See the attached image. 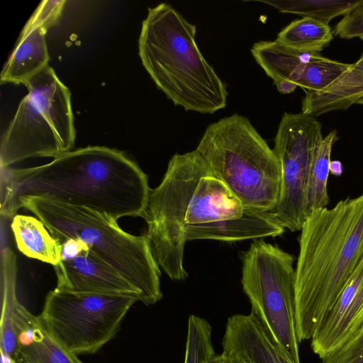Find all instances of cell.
<instances>
[{
	"instance_id": "52a82bcc",
	"label": "cell",
	"mask_w": 363,
	"mask_h": 363,
	"mask_svg": "<svg viewBox=\"0 0 363 363\" xmlns=\"http://www.w3.org/2000/svg\"><path fill=\"white\" fill-rule=\"evenodd\" d=\"M24 85L28 93L1 140V169L32 157H56L75 142L71 93L49 65Z\"/></svg>"
},
{
	"instance_id": "6da1fadb",
	"label": "cell",
	"mask_w": 363,
	"mask_h": 363,
	"mask_svg": "<svg viewBox=\"0 0 363 363\" xmlns=\"http://www.w3.org/2000/svg\"><path fill=\"white\" fill-rule=\"evenodd\" d=\"M151 189L147 174L124 152L87 146L45 164L1 169L2 217L13 218L21 198L40 196L89 208L108 220L142 217Z\"/></svg>"
},
{
	"instance_id": "8992f818",
	"label": "cell",
	"mask_w": 363,
	"mask_h": 363,
	"mask_svg": "<svg viewBox=\"0 0 363 363\" xmlns=\"http://www.w3.org/2000/svg\"><path fill=\"white\" fill-rule=\"evenodd\" d=\"M196 150L245 211L266 213L276 207L280 162L247 118L234 113L210 124Z\"/></svg>"
},
{
	"instance_id": "ac0fdd59",
	"label": "cell",
	"mask_w": 363,
	"mask_h": 363,
	"mask_svg": "<svg viewBox=\"0 0 363 363\" xmlns=\"http://www.w3.org/2000/svg\"><path fill=\"white\" fill-rule=\"evenodd\" d=\"M354 104H363V54L325 88L306 92L301 109L303 113L315 117Z\"/></svg>"
},
{
	"instance_id": "7402d4cb",
	"label": "cell",
	"mask_w": 363,
	"mask_h": 363,
	"mask_svg": "<svg viewBox=\"0 0 363 363\" xmlns=\"http://www.w3.org/2000/svg\"><path fill=\"white\" fill-rule=\"evenodd\" d=\"M337 139L336 130H332L323 138L314 155L306 191L308 214L313 210L325 208L329 203L327 184L330 173V155L332 147Z\"/></svg>"
},
{
	"instance_id": "7a4b0ae2",
	"label": "cell",
	"mask_w": 363,
	"mask_h": 363,
	"mask_svg": "<svg viewBox=\"0 0 363 363\" xmlns=\"http://www.w3.org/2000/svg\"><path fill=\"white\" fill-rule=\"evenodd\" d=\"M295 269L296 328L311 340L363 260V194L310 211Z\"/></svg>"
},
{
	"instance_id": "4fadbf2b",
	"label": "cell",
	"mask_w": 363,
	"mask_h": 363,
	"mask_svg": "<svg viewBox=\"0 0 363 363\" xmlns=\"http://www.w3.org/2000/svg\"><path fill=\"white\" fill-rule=\"evenodd\" d=\"M59 289L77 292L131 296L140 301L139 292L111 266L91 252L60 261L53 266Z\"/></svg>"
},
{
	"instance_id": "1f68e13d",
	"label": "cell",
	"mask_w": 363,
	"mask_h": 363,
	"mask_svg": "<svg viewBox=\"0 0 363 363\" xmlns=\"http://www.w3.org/2000/svg\"><path fill=\"white\" fill-rule=\"evenodd\" d=\"M360 39L363 40V36H362V37H361V38H360Z\"/></svg>"
},
{
	"instance_id": "3957f363",
	"label": "cell",
	"mask_w": 363,
	"mask_h": 363,
	"mask_svg": "<svg viewBox=\"0 0 363 363\" xmlns=\"http://www.w3.org/2000/svg\"><path fill=\"white\" fill-rule=\"evenodd\" d=\"M245 210L195 149L169 160L160 184L151 189L142 218L160 268L174 281H184L188 226L241 216Z\"/></svg>"
},
{
	"instance_id": "277c9868",
	"label": "cell",
	"mask_w": 363,
	"mask_h": 363,
	"mask_svg": "<svg viewBox=\"0 0 363 363\" xmlns=\"http://www.w3.org/2000/svg\"><path fill=\"white\" fill-rule=\"evenodd\" d=\"M196 26L167 3L148 8L138 39L142 64L157 86L186 111L213 114L228 93L196 42Z\"/></svg>"
},
{
	"instance_id": "2e32d148",
	"label": "cell",
	"mask_w": 363,
	"mask_h": 363,
	"mask_svg": "<svg viewBox=\"0 0 363 363\" xmlns=\"http://www.w3.org/2000/svg\"><path fill=\"white\" fill-rule=\"evenodd\" d=\"M15 325L18 338L16 363H84L56 342L38 316L17 302Z\"/></svg>"
},
{
	"instance_id": "484cf974",
	"label": "cell",
	"mask_w": 363,
	"mask_h": 363,
	"mask_svg": "<svg viewBox=\"0 0 363 363\" xmlns=\"http://www.w3.org/2000/svg\"><path fill=\"white\" fill-rule=\"evenodd\" d=\"M341 38L350 39L363 36V6L351 11L339 21L333 31Z\"/></svg>"
},
{
	"instance_id": "7c38bea8",
	"label": "cell",
	"mask_w": 363,
	"mask_h": 363,
	"mask_svg": "<svg viewBox=\"0 0 363 363\" xmlns=\"http://www.w3.org/2000/svg\"><path fill=\"white\" fill-rule=\"evenodd\" d=\"M53 1H42L23 28L16 44L1 72V84H25L48 65L50 56L45 41L48 28L61 16Z\"/></svg>"
},
{
	"instance_id": "cb8c5ba5",
	"label": "cell",
	"mask_w": 363,
	"mask_h": 363,
	"mask_svg": "<svg viewBox=\"0 0 363 363\" xmlns=\"http://www.w3.org/2000/svg\"><path fill=\"white\" fill-rule=\"evenodd\" d=\"M211 330L206 319L196 315L189 316L184 363H207L215 354Z\"/></svg>"
},
{
	"instance_id": "f546056e",
	"label": "cell",
	"mask_w": 363,
	"mask_h": 363,
	"mask_svg": "<svg viewBox=\"0 0 363 363\" xmlns=\"http://www.w3.org/2000/svg\"><path fill=\"white\" fill-rule=\"evenodd\" d=\"M342 167L340 161H330V172L333 174L339 176L342 174Z\"/></svg>"
},
{
	"instance_id": "5b68a950",
	"label": "cell",
	"mask_w": 363,
	"mask_h": 363,
	"mask_svg": "<svg viewBox=\"0 0 363 363\" xmlns=\"http://www.w3.org/2000/svg\"><path fill=\"white\" fill-rule=\"evenodd\" d=\"M21 208L33 213L60 244L67 239L86 244L139 292L140 301L146 306L162 299L160 268L145 234L131 235L97 212L50 198H21L13 216Z\"/></svg>"
},
{
	"instance_id": "e0dca14e",
	"label": "cell",
	"mask_w": 363,
	"mask_h": 363,
	"mask_svg": "<svg viewBox=\"0 0 363 363\" xmlns=\"http://www.w3.org/2000/svg\"><path fill=\"white\" fill-rule=\"evenodd\" d=\"M285 228L266 213L245 211L240 216L188 226L186 240L200 239L236 242L247 239L277 237Z\"/></svg>"
},
{
	"instance_id": "d6986e66",
	"label": "cell",
	"mask_w": 363,
	"mask_h": 363,
	"mask_svg": "<svg viewBox=\"0 0 363 363\" xmlns=\"http://www.w3.org/2000/svg\"><path fill=\"white\" fill-rule=\"evenodd\" d=\"M11 228L18 249L26 256L52 266L61 261V244L38 218L16 214Z\"/></svg>"
},
{
	"instance_id": "f1b7e54d",
	"label": "cell",
	"mask_w": 363,
	"mask_h": 363,
	"mask_svg": "<svg viewBox=\"0 0 363 363\" xmlns=\"http://www.w3.org/2000/svg\"><path fill=\"white\" fill-rule=\"evenodd\" d=\"M207 363H243L238 359L222 353L220 354H214Z\"/></svg>"
},
{
	"instance_id": "ba28073f",
	"label": "cell",
	"mask_w": 363,
	"mask_h": 363,
	"mask_svg": "<svg viewBox=\"0 0 363 363\" xmlns=\"http://www.w3.org/2000/svg\"><path fill=\"white\" fill-rule=\"evenodd\" d=\"M241 260V284L252 312L288 359L301 363L294 257L277 245L255 239Z\"/></svg>"
},
{
	"instance_id": "ffe728a7",
	"label": "cell",
	"mask_w": 363,
	"mask_h": 363,
	"mask_svg": "<svg viewBox=\"0 0 363 363\" xmlns=\"http://www.w3.org/2000/svg\"><path fill=\"white\" fill-rule=\"evenodd\" d=\"M16 258L6 247L1 256V313L0 322L1 354L16 362L18 338L15 325L16 297Z\"/></svg>"
},
{
	"instance_id": "5bb4252c",
	"label": "cell",
	"mask_w": 363,
	"mask_h": 363,
	"mask_svg": "<svg viewBox=\"0 0 363 363\" xmlns=\"http://www.w3.org/2000/svg\"><path fill=\"white\" fill-rule=\"evenodd\" d=\"M222 346L223 353L243 363H291L252 311L228 318Z\"/></svg>"
},
{
	"instance_id": "30bf717a",
	"label": "cell",
	"mask_w": 363,
	"mask_h": 363,
	"mask_svg": "<svg viewBox=\"0 0 363 363\" xmlns=\"http://www.w3.org/2000/svg\"><path fill=\"white\" fill-rule=\"evenodd\" d=\"M314 116L284 113L273 148L281 165V185L276 207L266 214L289 230H301L306 218V191L314 155L323 137Z\"/></svg>"
},
{
	"instance_id": "d4e9b609",
	"label": "cell",
	"mask_w": 363,
	"mask_h": 363,
	"mask_svg": "<svg viewBox=\"0 0 363 363\" xmlns=\"http://www.w3.org/2000/svg\"><path fill=\"white\" fill-rule=\"evenodd\" d=\"M321 363H363V329L323 358Z\"/></svg>"
},
{
	"instance_id": "8fae6325",
	"label": "cell",
	"mask_w": 363,
	"mask_h": 363,
	"mask_svg": "<svg viewBox=\"0 0 363 363\" xmlns=\"http://www.w3.org/2000/svg\"><path fill=\"white\" fill-rule=\"evenodd\" d=\"M251 53L274 85L286 82L306 92L321 91L347 70L351 64L323 57L319 53L290 49L276 40L253 44Z\"/></svg>"
},
{
	"instance_id": "44dd1931",
	"label": "cell",
	"mask_w": 363,
	"mask_h": 363,
	"mask_svg": "<svg viewBox=\"0 0 363 363\" xmlns=\"http://www.w3.org/2000/svg\"><path fill=\"white\" fill-rule=\"evenodd\" d=\"M333 34L328 24L303 17L284 28L276 40L296 51L319 53L333 40Z\"/></svg>"
},
{
	"instance_id": "4316f807",
	"label": "cell",
	"mask_w": 363,
	"mask_h": 363,
	"mask_svg": "<svg viewBox=\"0 0 363 363\" xmlns=\"http://www.w3.org/2000/svg\"><path fill=\"white\" fill-rule=\"evenodd\" d=\"M86 251H89V249L84 242L75 239H67L61 243V261L73 259Z\"/></svg>"
},
{
	"instance_id": "9c48e42d",
	"label": "cell",
	"mask_w": 363,
	"mask_h": 363,
	"mask_svg": "<svg viewBox=\"0 0 363 363\" xmlns=\"http://www.w3.org/2000/svg\"><path fill=\"white\" fill-rule=\"evenodd\" d=\"M131 296L55 289L38 318L50 336L69 352L94 354L113 338L130 307Z\"/></svg>"
},
{
	"instance_id": "603a6c76",
	"label": "cell",
	"mask_w": 363,
	"mask_h": 363,
	"mask_svg": "<svg viewBox=\"0 0 363 363\" xmlns=\"http://www.w3.org/2000/svg\"><path fill=\"white\" fill-rule=\"evenodd\" d=\"M270 5L281 13L308 17L326 24L334 18L346 15L363 6V0H267L257 1Z\"/></svg>"
},
{
	"instance_id": "4dcf8cb0",
	"label": "cell",
	"mask_w": 363,
	"mask_h": 363,
	"mask_svg": "<svg viewBox=\"0 0 363 363\" xmlns=\"http://www.w3.org/2000/svg\"><path fill=\"white\" fill-rule=\"evenodd\" d=\"M1 363H16V362L9 359L7 357L1 354Z\"/></svg>"
},
{
	"instance_id": "9a60e30c",
	"label": "cell",
	"mask_w": 363,
	"mask_h": 363,
	"mask_svg": "<svg viewBox=\"0 0 363 363\" xmlns=\"http://www.w3.org/2000/svg\"><path fill=\"white\" fill-rule=\"evenodd\" d=\"M363 308V260L311 338L321 359L339 347Z\"/></svg>"
},
{
	"instance_id": "83f0119b",
	"label": "cell",
	"mask_w": 363,
	"mask_h": 363,
	"mask_svg": "<svg viewBox=\"0 0 363 363\" xmlns=\"http://www.w3.org/2000/svg\"><path fill=\"white\" fill-rule=\"evenodd\" d=\"M362 329H363V308H362V311H360V313L357 316V318H355V320H354V323H352V325H351L350 328L349 329L343 343L345 342L350 337H352V336L356 335Z\"/></svg>"
}]
</instances>
